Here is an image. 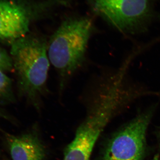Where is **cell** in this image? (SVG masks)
<instances>
[{
  "instance_id": "3",
  "label": "cell",
  "mask_w": 160,
  "mask_h": 160,
  "mask_svg": "<svg viewBox=\"0 0 160 160\" xmlns=\"http://www.w3.org/2000/svg\"><path fill=\"white\" fill-rule=\"evenodd\" d=\"M48 43L45 36L29 32L11 44L10 56L20 92L36 107L48 92Z\"/></svg>"
},
{
  "instance_id": "4",
  "label": "cell",
  "mask_w": 160,
  "mask_h": 160,
  "mask_svg": "<svg viewBox=\"0 0 160 160\" xmlns=\"http://www.w3.org/2000/svg\"><path fill=\"white\" fill-rule=\"evenodd\" d=\"M59 0H0V41L10 44L29 32L32 22L42 18Z\"/></svg>"
},
{
  "instance_id": "10",
  "label": "cell",
  "mask_w": 160,
  "mask_h": 160,
  "mask_svg": "<svg viewBox=\"0 0 160 160\" xmlns=\"http://www.w3.org/2000/svg\"><path fill=\"white\" fill-rule=\"evenodd\" d=\"M9 118L8 117V115L6 113H5L3 110L0 109V119H9ZM2 130V129L0 128V131Z\"/></svg>"
},
{
  "instance_id": "5",
  "label": "cell",
  "mask_w": 160,
  "mask_h": 160,
  "mask_svg": "<svg viewBox=\"0 0 160 160\" xmlns=\"http://www.w3.org/2000/svg\"><path fill=\"white\" fill-rule=\"evenodd\" d=\"M93 11L118 30L136 34L146 31L149 0H88Z\"/></svg>"
},
{
  "instance_id": "7",
  "label": "cell",
  "mask_w": 160,
  "mask_h": 160,
  "mask_svg": "<svg viewBox=\"0 0 160 160\" xmlns=\"http://www.w3.org/2000/svg\"><path fill=\"white\" fill-rule=\"evenodd\" d=\"M7 141L12 160H43L45 147L36 135H7Z\"/></svg>"
},
{
  "instance_id": "2",
  "label": "cell",
  "mask_w": 160,
  "mask_h": 160,
  "mask_svg": "<svg viewBox=\"0 0 160 160\" xmlns=\"http://www.w3.org/2000/svg\"><path fill=\"white\" fill-rule=\"evenodd\" d=\"M94 32V25L89 17L69 18L61 23L48 41V57L58 75L60 92L85 62Z\"/></svg>"
},
{
  "instance_id": "8",
  "label": "cell",
  "mask_w": 160,
  "mask_h": 160,
  "mask_svg": "<svg viewBox=\"0 0 160 160\" xmlns=\"http://www.w3.org/2000/svg\"><path fill=\"white\" fill-rule=\"evenodd\" d=\"M13 100L11 80L4 71L0 70V102H9Z\"/></svg>"
},
{
  "instance_id": "1",
  "label": "cell",
  "mask_w": 160,
  "mask_h": 160,
  "mask_svg": "<svg viewBox=\"0 0 160 160\" xmlns=\"http://www.w3.org/2000/svg\"><path fill=\"white\" fill-rule=\"evenodd\" d=\"M92 96L86 118L66 148L64 160H89L99 137L116 109L132 98L126 81L116 75H106Z\"/></svg>"
},
{
  "instance_id": "9",
  "label": "cell",
  "mask_w": 160,
  "mask_h": 160,
  "mask_svg": "<svg viewBox=\"0 0 160 160\" xmlns=\"http://www.w3.org/2000/svg\"><path fill=\"white\" fill-rule=\"evenodd\" d=\"M13 63L10 55L0 47V70L10 71L13 69Z\"/></svg>"
},
{
  "instance_id": "6",
  "label": "cell",
  "mask_w": 160,
  "mask_h": 160,
  "mask_svg": "<svg viewBox=\"0 0 160 160\" xmlns=\"http://www.w3.org/2000/svg\"><path fill=\"white\" fill-rule=\"evenodd\" d=\"M152 110L140 115L119 132L107 145L102 160H142Z\"/></svg>"
}]
</instances>
